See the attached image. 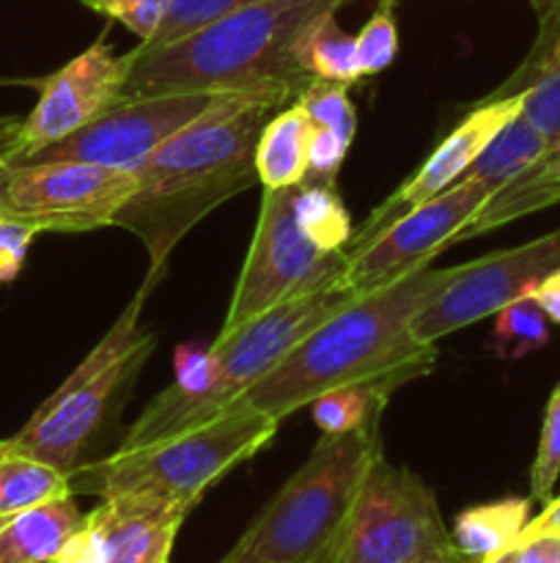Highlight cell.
Returning <instances> with one entry per match:
<instances>
[{
	"mask_svg": "<svg viewBox=\"0 0 560 563\" xmlns=\"http://www.w3.org/2000/svg\"><path fill=\"white\" fill-rule=\"evenodd\" d=\"M190 506L148 495H110L88 511L58 563H170Z\"/></svg>",
	"mask_w": 560,
	"mask_h": 563,
	"instance_id": "15",
	"label": "cell"
},
{
	"mask_svg": "<svg viewBox=\"0 0 560 563\" xmlns=\"http://www.w3.org/2000/svg\"><path fill=\"white\" fill-rule=\"evenodd\" d=\"M552 148V141L536 130L530 121L522 119V113L514 121L503 126L492 141L486 143L475 163L470 165L467 174L478 176L486 181L494 192L503 190L508 181L525 174L530 165H536L544 154Z\"/></svg>",
	"mask_w": 560,
	"mask_h": 563,
	"instance_id": "22",
	"label": "cell"
},
{
	"mask_svg": "<svg viewBox=\"0 0 560 563\" xmlns=\"http://www.w3.org/2000/svg\"><path fill=\"white\" fill-rule=\"evenodd\" d=\"M464 563H478V561H464Z\"/></svg>",
	"mask_w": 560,
	"mask_h": 563,
	"instance_id": "46",
	"label": "cell"
},
{
	"mask_svg": "<svg viewBox=\"0 0 560 563\" xmlns=\"http://www.w3.org/2000/svg\"><path fill=\"white\" fill-rule=\"evenodd\" d=\"M560 478V385L549 394L547 410L541 421V438H538L536 460L530 467V500L549 504L555 484Z\"/></svg>",
	"mask_w": 560,
	"mask_h": 563,
	"instance_id": "29",
	"label": "cell"
},
{
	"mask_svg": "<svg viewBox=\"0 0 560 563\" xmlns=\"http://www.w3.org/2000/svg\"><path fill=\"white\" fill-rule=\"evenodd\" d=\"M137 190V174L91 163L14 165L3 181V209L33 220L42 231H93L113 218Z\"/></svg>",
	"mask_w": 560,
	"mask_h": 563,
	"instance_id": "13",
	"label": "cell"
},
{
	"mask_svg": "<svg viewBox=\"0 0 560 563\" xmlns=\"http://www.w3.org/2000/svg\"><path fill=\"white\" fill-rule=\"evenodd\" d=\"M250 3H256V0H168V9H165L159 31L154 33L152 42H141V44L176 42V38L209 25V22L217 20V16Z\"/></svg>",
	"mask_w": 560,
	"mask_h": 563,
	"instance_id": "30",
	"label": "cell"
},
{
	"mask_svg": "<svg viewBox=\"0 0 560 563\" xmlns=\"http://www.w3.org/2000/svg\"><path fill=\"white\" fill-rule=\"evenodd\" d=\"M338 11L318 14L307 22L294 42V60L313 80L340 82L355 86L362 77L360 55H357V36H349L335 20Z\"/></svg>",
	"mask_w": 560,
	"mask_h": 563,
	"instance_id": "21",
	"label": "cell"
},
{
	"mask_svg": "<svg viewBox=\"0 0 560 563\" xmlns=\"http://www.w3.org/2000/svg\"><path fill=\"white\" fill-rule=\"evenodd\" d=\"M357 297L360 295L346 280H338V284H329L324 289L311 291V295L280 302V306L258 313L256 319L236 328L234 333L217 335L214 344L209 346L214 368L212 388L195 405L181 412L168 438L192 427H201V423L212 421L220 412L228 410L231 405H236L307 333H313L318 324L327 322L329 317H335L340 308H346Z\"/></svg>",
	"mask_w": 560,
	"mask_h": 563,
	"instance_id": "8",
	"label": "cell"
},
{
	"mask_svg": "<svg viewBox=\"0 0 560 563\" xmlns=\"http://www.w3.org/2000/svg\"><path fill=\"white\" fill-rule=\"evenodd\" d=\"M522 119L530 121L549 141L560 137V71L522 93Z\"/></svg>",
	"mask_w": 560,
	"mask_h": 563,
	"instance_id": "34",
	"label": "cell"
},
{
	"mask_svg": "<svg viewBox=\"0 0 560 563\" xmlns=\"http://www.w3.org/2000/svg\"><path fill=\"white\" fill-rule=\"evenodd\" d=\"M44 234L42 225L16 214H0V284H9L25 267L33 240Z\"/></svg>",
	"mask_w": 560,
	"mask_h": 563,
	"instance_id": "33",
	"label": "cell"
},
{
	"mask_svg": "<svg viewBox=\"0 0 560 563\" xmlns=\"http://www.w3.org/2000/svg\"><path fill=\"white\" fill-rule=\"evenodd\" d=\"M349 0H256L168 44H137L119 102L195 91L269 93L294 104L313 80L296 66L294 42L318 14Z\"/></svg>",
	"mask_w": 560,
	"mask_h": 563,
	"instance_id": "3",
	"label": "cell"
},
{
	"mask_svg": "<svg viewBox=\"0 0 560 563\" xmlns=\"http://www.w3.org/2000/svg\"><path fill=\"white\" fill-rule=\"evenodd\" d=\"M220 563H234V561H225V559H223ZM253 563H264V561H253Z\"/></svg>",
	"mask_w": 560,
	"mask_h": 563,
	"instance_id": "44",
	"label": "cell"
},
{
	"mask_svg": "<svg viewBox=\"0 0 560 563\" xmlns=\"http://www.w3.org/2000/svg\"><path fill=\"white\" fill-rule=\"evenodd\" d=\"M294 214L313 245L329 253H346L355 231L335 181L302 179L294 187Z\"/></svg>",
	"mask_w": 560,
	"mask_h": 563,
	"instance_id": "24",
	"label": "cell"
},
{
	"mask_svg": "<svg viewBox=\"0 0 560 563\" xmlns=\"http://www.w3.org/2000/svg\"><path fill=\"white\" fill-rule=\"evenodd\" d=\"M351 141L324 126H313L311 146H307V176L313 181H335Z\"/></svg>",
	"mask_w": 560,
	"mask_h": 563,
	"instance_id": "35",
	"label": "cell"
},
{
	"mask_svg": "<svg viewBox=\"0 0 560 563\" xmlns=\"http://www.w3.org/2000/svg\"><path fill=\"white\" fill-rule=\"evenodd\" d=\"M445 280L448 267L434 269L428 264L384 289L357 297L307 333L239 401L283 421L340 385L368 383L393 396L401 385L426 377L437 363V344L417 341L412 319Z\"/></svg>",
	"mask_w": 560,
	"mask_h": 563,
	"instance_id": "1",
	"label": "cell"
},
{
	"mask_svg": "<svg viewBox=\"0 0 560 563\" xmlns=\"http://www.w3.org/2000/svg\"><path fill=\"white\" fill-rule=\"evenodd\" d=\"M82 520L75 498L0 517V563H58Z\"/></svg>",
	"mask_w": 560,
	"mask_h": 563,
	"instance_id": "17",
	"label": "cell"
},
{
	"mask_svg": "<svg viewBox=\"0 0 560 563\" xmlns=\"http://www.w3.org/2000/svg\"><path fill=\"white\" fill-rule=\"evenodd\" d=\"M492 196L486 181L464 174L453 187L410 209L368 245L351 251L344 280L362 297L428 267Z\"/></svg>",
	"mask_w": 560,
	"mask_h": 563,
	"instance_id": "12",
	"label": "cell"
},
{
	"mask_svg": "<svg viewBox=\"0 0 560 563\" xmlns=\"http://www.w3.org/2000/svg\"><path fill=\"white\" fill-rule=\"evenodd\" d=\"M71 495V478L58 467L20 451L0 456V517L20 515Z\"/></svg>",
	"mask_w": 560,
	"mask_h": 563,
	"instance_id": "23",
	"label": "cell"
},
{
	"mask_svg": "<svg viewBox=\"0 0 560 563\" xmlns=\"http://www.w3.org/2000/svg\"><path fill=\"white\" fill-rule=\"evenodd\" d=\"M399 53V27H395L393 9L379 5L371 20L357 33V55H360L362 75H377L388 69Z\"/></svg>",
	"mask_w": 560,
	"mask_h": 563,
	"instance_id": "31",
	"label": "cell"
},
{
	"mask_svg": "<svg viewBox=\"0 0 560 563\" xmlns=\"http://www.w3.org/2000/svg\"><path fill=\"white\" fill-rule=\"evenodd\" d=\"M9 451H11V440H0V456L9 454Z\"/></svg>",
	"mask_w": 560,
	"mask_h": 563,
	"instance_id": "42",
	"label": "cell"
},
{
	"mask_svg": "<svg viewBox=\"0 0 560 563\" xmlns=\"http://www.w3.org/2000/svg\"><path fill=\"white\" fill-rule=\"evenodd\" d=\"M494 317L497 319L489 335V350L500 361H522L549 344V319L530 297L511 302Z\"/></svg>",
	"mask_w": 560,
	"mask_h": 563,
	"instance_id": "26",
	"label": "cell"
},
{
	"mask_svg": "<svg viewBox=\"0 0 560 563\" xmlns=\"http://www.w3.org/2000/svg\"><path fill=\"white\" fill-rule=\"evenodd\" d=\"M313 121L300 104L278 110L264 124L256 146V170L264 190L296 187L307 176V146Z\"/></svg>",
	"mask_w": 560,
	"mask_h": 563,
	"instance_id": "19",
	"label": "cell"
},
{
	"mask_svg": "<svg viewBox=\"0 0 560 563\" xmlns=\"http://www.w3.org/2000/svg\"><path fill=\"white\" fill-rule=\"evenodd\" d=\"M154 284L143 280L135 300L102 335L86 361L38 407L31 421L11 438V451L42 460L66 476L86 465V454L119 410L126 390L154 352V333L141 328L143 300Z\"/></svg>",
	"mask_w": 560,
	"mask_h": 563,
	"instance_id": "6",
	"label": "cell"
},
{
	"mask_svg": "<svg viewBox=\"0 0 560 563\" xmlns=\"http://www.w3.org/2000/svg\"><path fill=\"white\" fill-rule=\"evenodd\" d=\"M296 104L305 110L307 119L313 121V126H324V130H333L338 132V135H344L346 141H355L357 113L346 86H340V82L316 80L300 93Z\"/></svg>",
	"mask_w": 560,
	"mask_h": 563,
	"instance_id": "28",
	"label": "cell"
},
{
	"mask_svg": "<svg viewBox=\"0 0 560 563\" xmlns=\"http://www.w3.org/2000/svg\"><path fill=\"white\" fill-rule=\"evenodd\" d=\"M530 5H533V11H536L538 22H541V20H547L555 9H558L560 0H530Z\"/></svg>",
	"mask_w": 560,
	"mask_h": 563,
	"instance_id": "39",
	"label": "cell"
},
{
	"mask_svg": "<svg viewBox=\"0 0 560 563\" xmlns=\"http://www.w3.org/2000/svg\"><path fill=\"white\" fill-rule=\"evenodd\" d=\"M278 110L283 102L269 93H225L137 170V190L113 225L143 242L148 278H163L168 256L192 225L256 185L258 137Z\"/></svg>",
	"mask_w": 560,
	"mask_h": 563,
	"instance_id": "2",
	"label": "cell"
},
{
	"mask_svg": "<svg viewBox=\"0 0 560 563\" xmlns=\"http://www.w3.org/2000/svg\"><path fill=\"white\" fill-rule=\"evenodd\" d=\"M527 522H530V498L494 500L461 511L450 539L467 561L486 563L494 555L516 548Z\"/></svg>",
	"mask_w": 560,
	"mask_h": 563,
	"instance_id": "20",
	"label": "cell"
},
{
	"mask_svg": "<svg viewBox=\"0 0 560 563\" xmlns=\"http://www.w3.org/2000/svg\"><path fill=\"white\" fill-rule=\"evenodd\" d=\"M82 3L121 22L141 42H152L154 33L163 25L165 9H168V0H82Z\"/></svg>",
	"mask_w": 560,
	"mask_h": 563,
	"instance_id": "32",
	"label": "cell"
},
{
	"mask_svg": "<svg viewBox=\"0 0 560 563\" xmlns=\"http://www.w3.org/2000/svg\"><path fill=\"white\" fill-rule=\"evenodd\" d=\"M555 203H560V137L536 165H530L525 174L516 176L503 190L494 192L472 214L470 223L456 234V242L481 236L486 231L511 223V220L525 218V214L538 212V209L555 207Z\"/></svg>",
	"mask_w": 560,
	"mask_h": 563,
	"instance_id": "18",
	"label": "cell"
},
{
	"mask_svg": "<svg viewBox=\"0 0 560 563\" xmlns=\"http://www.w3.org/2000/svg\"><path fill=\"white\" fill-rule=\"evenodd\" d=\"M346 253L322 251L300 229L294 214V187L264 190L256 234L217 335L234 333L280 302L338 284L346 275Z\"/></svg>",
	"mask_w": 560,
	"mask_h": 563,
	"instance_id": "9",
	"label": "cell"
},
{
	"mask_svg": "<svg viewBox=\"0 0 560 563\" xmlns=\"http://www.w3.org/2000/svg\"><path fill=\"white\" fill-rule=\"evenodd\" d=\"M278 423V418L236 401L201 427L82 465L71 473V493L148 495L192 509L214 482L258 454L275 438Z\"/></svg>",
	"mask_w": 560,
	"mask_h": 563,
	"instance_id": "5",
	"label": "cell"
},
{
	"mask_svg": "<svg viewBox=\"0 0 560 563\" xmlns=\"http://www.w3.org/2000/svg\"><path fill=\"white\" fill-rule=\"evenodd\" d=\"M519 113L522 93L505 99H481V104L472 108L470 115H467V119L461 121L437 148H434V154L417 168V174L410 176L393 196L384 198V201L373 209L371 218L351 234L349 245H346V256H349L351 251H357V247L368 245L373 236L382 234V231L388 229L393 220H399L401 214H406L410 209L421 207V203L432 201L439 192L453 187L456 181L470 170V165L475 163L478 154L486 148V143Z\"/></svg>",
	"mask_w": 560,
	"mask_h": 563,
	"instance_id": "16",
	"label": "cell"
},
{
	"mask_svg": "<svg viewBox=\"0 0 560 563\" xmlns=\"http://www.w3.org/2000/svg\"><path fill=\"white\" fill-rule=\"evenodd\" d=\"M533 537H560V495L549 500V504H544L541 515L533 517V520L527 522L519 542H525V539H533Z\"/></svg>",
	"mask_w": 560,
	"mask_h": 563,
	"instance_id": "38",
	"label": "cell"
},
{
	"mask_svg": "<svg viewBox=\"0 0 560 563\" xmlns=\"http://www.w3.org/2000/svg\"><path fill=\"white\" fill-rule=\"evenodd\" d=\"M516 563H560V537H533L516 544Z\"/></svg>",
	"mask_w": 560,
	"mask_h": 563,
	"instance_id": "36",
	"label": "cell"
},
{
	"mask_svg": "<svg viewBox=\"0 0 560 563\" xmlns=\"http://www.w3.org/2000/svg\"><path fill=\"white\" fill-rule=\"evenodd\" d=\"M390 394L377 385L357 383L340 385L327 390L311 401V416L316 427L322 429V438H338V434L357 432L371 421H379L388 407Z\"/></svg>",
	"mask_w": 560,
	"mask_h": 563,
	"instance_id": "25",
	"label": "cell"
},
{
	"mask_svg": "<svg viewBox=\"0 0 560 563\" xmlns=\"http://www.w3.org/2000/svg\"><path fill=\"white\" fill-rule=\"evenodd\" d=\"M377 3H379V5H390V9H393L395 0H377Z\"/></svg>",
	"mask_w": 560,
	"mask_h": 563,
	"instance_id": "43",
	"label": "cell"
},
{
	"mask_svg": "<svg viewBox=\"0 0 560 563\" xmlns=\"http://www.w3.org/2000/svg\"><path fill=\"white\" fill-rule=\"evenodd\" d=\"M126 71H130L126 55H115L110 44L99 38L69 64L44 77L38 86L36 108L11 130L9 143L0 152V163L9 168L20 165L38 148L99 119L121 99Z\"/></svg>",
	"mask_w": 560,
	"mask_h": 563,
	"instance_id": "14",
	"label": "cell"
},
{
	"mask_svg": "<svg viewBox=\"0 0 560 563\" xmlns=\"http://www.w3.org/2000/svg\"><path fill=\"white\" fill-rule=\"evenodd\" d=\"M558 267L560 225L525 245L448 267L443 289L412 319V335L423 344H437L445 335L494 317L505 306L527 297Z\"/></svg>",
	"mask_w": 560,
	"mask_h": 563,
	"instance_id": "10",
	"label": "cell"
},
{
	"mask_svg": "<svg viewBox=\"0 0 560 563\" xmlns=\"http://www.w3.org/2000/svg\"><path fill=\"white\" fill-rule=\"evenodd\" d=\"M225 93L231 91L168 93V97L115 102L91 124L38 148L36 154L22 159L20 165L91 163L137 174L168 137H173L190 121L206 113L209 108H214Z\"/></svg>",
	"mask_w": 560,
	"mask_h": 563,
	"instance_id": "11",
	"label": "cell"
},
{
	"mask_svg": "<svg viewBox=\"0 0 560 563\" xmlns=\"http://www.w3.org/2000/svg\"><path fill=\"white\" fill-rule=\"evenodd\" d=\"M527 297L547 313L549 322L560 324V267L552 269Z\"/></svg>",
	"mask_w": 560,
	"mask_h": 563,
	"instance_id": "37",
	"label": "cell"
},
{
	"mask_svg": "<svg viewBox=\"0 0 560 563\" xmlns=\"http://www.w3.org/2000/svg\"><path fill=\"white\" fill-rule=\"evenodd\" d=\"M439 515L432 487L382 454L360 484L333 563H464Z\"/></svg>",
	"mask_w": 560,
	"mask_h": 563,
	"instance_id": "7",
	"label": "cell"
},
{
	"mask_svg": "<svg viewBox=\"0 0 560 563\" xmlns=\"http://www.w3.org/2000/svg\"><path fill=\"white\" fill-rule=\"evenodd\" d=\"M327 563H333V550H329V561Z\"/></svg>",
	"mask_w": 560,
	"mask_h": 563,
	"instance_id": "45",
	"label": "cell"
},
{
	"mask_svg": "<svg viewBox=\"0 0 560 563\" xmlns=\"http://www.w3.org/2000/svg\"><path fill=\"white\" fill-rule=\"evenodd\" d=\"M555 71H560V5L547 20L538 22L536 42L527 49L522 64L505 77V82H500L483 99H505L516 97V93H525L530 88H536L538 82L547 80V77H552Z\"/></svg>",
	"mask_w": 560,
	"mask_h": 563,
	"instance_id": "27",
	"label": "cell"
},
{
	"mask_svg": "<svg viewBox=\"0 0 560 563\" xmlns=\"http://www.w3.org/2000/svg\"><path fill=\"white\" fill-rule=\"evenodd\" d=\"M5 174H9V165H3V163H0V190H3ZM3 212H5V209H3V196H0V214H3Z\"/></svg>",
	"mask_w": 560,
	"mask_h": 563,
	"instance_id": "41",
	"label": "cell"
},
{
	"mask_svg": "<svg viewBox=\"0 0 560 563\" xmlns=\"http://www.w3.org/2000/svg\"><path fill=\"white\" fill-rule=\"evenodd\" d=\"M486 563H516V548L505 550V553L494 555V559H489Z\"/></svg>",
	"mask_w": 560,
	"mask_h": 563,
	"instance_id": "40",
	"label": "cell"
},
{
	"mask_svg": "<svg viewBox=\"0 0 560 563\" xmlns=\"http://www.w3.org/2000/svg\"><path fill=\"white\" fill-rule=\"evenodd\" d=\"M379 454V421L318 440L300 471L258 511L225 561L316 563L344 531L362 478Z\"/></svg>",
	"mask_w": 560,
	"mask_h": 563,
	"instance_id": "4",
	"label": "cell"
}]
</instances>
